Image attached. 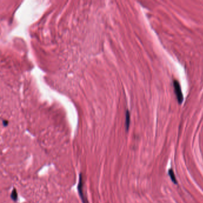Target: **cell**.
<instances>
[{"mask_svg":"<svg viewBox=\"0 0 203 203\" xmlns=\"http://www.w3.org/2000/svg\"><path fill=\"white\" fill-rule=\"evenodd\" d=\"M11 198L12 199L13 201H16L18 200V192H17V191L15 188L13 189L12 192V194H11Z\"/></svg>","mask_w":203,"mask_h":203,"instance_id":"cell-4","label":"cell"},{"mask_svg":"<svg viewBox=\"0 0 203 203\" xmlns=\"http://www.w3.org/2000/svg\"><path fill=\"white\" fill-rule=\"evenodd\" d=\"M130 125V113L128 110L126 113L125 127L126 131H128Z\"/></svg>","mask_w":203,"mask_h":203,"instance_id":"cell-3","label":"cell"},{"mask_svg":"<svg viewBox=\"0 0 203 203\" xmlns=\"http://www.w3.org/2000/svg\"><path fill=\"white\" fill-rule=\"evenodd\" d=\"M78 191L79 192V194L81 197V198L82 201L83 203H88L86 198L85 197L84 194V181H83V178H82V174L81 173L79 174V183L78 185Z\"/></svg>","mask_w":203,"mask_h":203,"instance_id":"cell-2","label":"cell"},{"mask_svg":"<svg viewBox=\"0 0 203 203\" xmlns=\"http://www.w3.org/2000/svg\"><path fill=\"white\" fill-rule=\"evenodd\" d=\"M173 87L174 90V93L176 96L177 100L179 104H182L184 101V96L182 92L180 85L179 84V82L177 80L173 81Z\"/></svg>","mask_w":203,"mask_h":203,"instance_id":"cell-1","label":"cell"},{"mask_svg":"<svg viewBox=\"0 0 203 203\" xmlns=\"http://www.w3.org/2000/svg\"><path fill=\"white\" fill-rule=\"evenodd\" d=\"M169 174L170 177V179H172V180L173 181L174 184H177V181H176V176L174 175V173L173 172V170L172 169H170L169 170Z\"/></svg>","mask_w":203,"mask_h":203,"instance_id":"cell-5","label":"cell"}]
</instances>
